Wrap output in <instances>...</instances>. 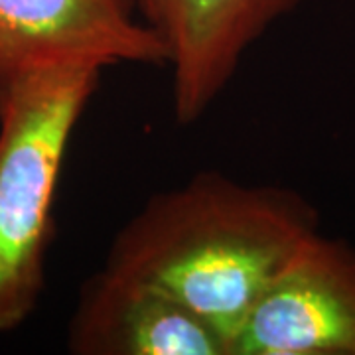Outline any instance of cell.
<instances>
[{"label":"cell","mask_w":355,"mask_h":355,"mask_svg":"<svg viewBox=\"0 0 355 355\" xmlns=\"http://www.w3.org/2000/svg\"><path fill=\"white\" fill-rule=\"evenodd\" d=\"M316 231V209L300 193L202 172L144 203L114 235L103 268L170 294L231 349L257 300Z\"/></svg>","instance_id":"1"},{"label":"cell","mask_w":355,"mask_h":355,"mask_svg":"<svg viewBox=\"0 0 355 355\" xmlns=\"http://www.w3.org/2000/svg\"><path fill=\"white\" fill-rule=\"evenodd\" d=\"M101 71L53 60L0 76V334L20 328L44 292L65 154Z\"/></svg>","instance_id":"2"},{"label":"cell","mask_w":355,"mask_h":355,"mask_svg":"<svg viewBox=\"0 0 355 355\" xmlns=\"http://www.w3.org/2000/svg\"><path fill=\"white\" fill-rule=\"evenodd\" d=\"M229 355H355V249L310 235L235 334Z\"/></svg>","instance_id":"3"},{"label":"cell","mask_w":355,"mask_h":355,"mask_svg":"<svg viewBox=\"0 0 355 355\" xmlns=\"http://www.w3.org/2000/svg\"><path fill=\"white\" fill-rule=\"evenodd\" d=\"M53 60L166 67L168 46L137 0H0V76Z\"/></svg>","instance_id":"4"},{"label":"cell","mask_w":355,"mask_h":355,"mask_svg":"<svg viewBox=\"0 0 355 355\" xmlns=\"http://www.w3.org/2000/svg\"><path fill=\"white\" fill-rule=\"evenodd\" d=\"M302 0H160L172 111L191 125L225 91L257 40Z\"/></svg>","instance_id":"5"},{"label":"cell","mask_w":355,"mask_h":355,"mask_svg":"<svg viewBox=\"0 0 355 355\" xmlns=\"http://www.w3.org/2000/svg\"><path fill=\"white\" fill-rule=\"evenodd\" d=\"M77 355H229L227 340L164 291L101 268L69 322Z\"/></svg>","instance_id":"6"},{"label":"cell","mask_w":355,"mask_h":355,"mask_svg":"<svg viewBox=\"0 0 355 355\" xmlns=\"http://www.w3.org/2000/svg\"><path fill=\"white\" fill-rule=\"evenodd\" d=\"M139 4V10L142 14V18L158 28V22H160V0H137Z\"/></svg>","instance_id":"7"}]
</instances>
